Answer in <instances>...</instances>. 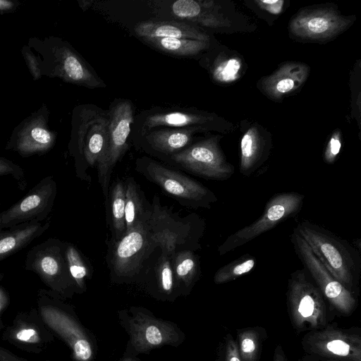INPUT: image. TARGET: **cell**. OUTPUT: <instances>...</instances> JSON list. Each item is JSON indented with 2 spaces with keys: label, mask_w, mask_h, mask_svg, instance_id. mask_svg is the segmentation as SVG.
I'll return each instance as SVG.
<instances>
[{
  "label": "cell",
  "mask_w": 361,
  "mask_h": 361,
  "mask_svg": "<svg viewBox=\"0 0 361 361\" xmlns=\"http://www.w3.org/2000/svg\"><path fill=\"white\" fill-rule=\"evenodd\" d=\"M329 272L353 294L361 272L360 252L346 240L308 220L295 228Z\"/></svg>",
  "instance_id": "obj_1"
},
{
  "label": "cell",
  "mask_w": 361,
  "mask_h": 361,
  "mask_svg": "<svg viewBox=\"0 0 361 361\" xmlns=\"http://www.w3.org/2000/svg\"><path fill=\"white\" fill-rule=\"evenodd\" d=\"M28 46L37 54L42 75L90 89L105 87L89 63L67 41L54 36L30 38Z\"/></svg>",
  "instance_id": "obj_2"
},
{
  "label": "cell",
  "mask_w": 361,
  "mask_h": 361,
  "mask_svg": "<svg viewBox=\"0 0 361 361\" xmlns=\"http://www.w3.org/2000/svg\"><path fill=\"white\" fill-rule=\"evenodd\" d=\"M70 154L75 159L77 176L90 181L87 166H97L104 157L108 145L109 112L82 106L74 114Z\"/></svg>",
  "instance_id": "obj_3"
},
{
  "label": "cell",
  "mask_w": 361,
  "mask_h": 361,
  "mask_svg": "<svg viewBox=\"0 0 361 361\" xmlns=\"http://www.w3.org/2000/svg\"><path fill=\"white\" fill-rule=\"evenodd\" d=\"M151 238L157 247L171 255L182 250L195 251L201 248L205 223L196 214L181 217L163 206L154 196L147 219Z\"/></svg>",
  "instance_id": "obj_4"
},
{
  "label": "cell",
  "mask_w": 361,
  "mask_h": 361,
  "mask_svg": "<svg viewBox=\"0 0 361 361\" xmlns=\"http://www.w3.org/2000/svg\"><path fill=\"white\" fill-rule=\"evenodd\" d=\"M157 248L151 238L147 219L139 222L121 238L112 240L107 257L111 279L119 283L136 279Z\"/></svg>",
  "instance_id": "obj_5"
},
{
  "label": "cell",
  "mask_w": 361,
  "mask_h": 361,
  "mask_svg": "<svg viewBox=\"0 0 361 361\" xmlns=\"http://www.w3.org/2000/svg\"><path fill=\"white\" fill-rule=\"evenodd\" d=\"M135 169L183 206L210 209L217 201L216 195L201 183L147 157L136 159Z\"/></svg>",
  "instance_id": "obj_6"
},
{
  "label": "cell",
  "mask_w": 361,
  "mask_h": 361,
  "mask_svg": "<svg viewBox=\"0 0 361 361\" xmlns=\"http://www.w3.org/2000/svg\"><path fill=\"white\" fill-rule=\"evenodd\" d=\"M25 269L35 273L59 296L68 297L78 291L69 273L64 242L58 238L33 246L26 255Z\"/></svg>",
  "instance_id": "obj_7"
},
{
  "label": "cell",
  "mask_w": 361,
  "mask_h": 361,
  "mask_svg": "<svg viewBox=\"0 0 361 361\" xmlns=\"http://www.w3.org/2000/svg\"><path fill=\"white\" fill-rule=\"evenodd\" d=\"M304 199L305 195L297 192H285L274 195L267 201L259 218L231 234L219 247V255L233 251L285 220L295 216L301 210Z\"/></svg>",
  "instance_id": "obj_8"
},
{
  "label": "cell",
  "mask_w": 361,
  "mask_h": 361,
  "mask_svg": "<svg viewBox=\"0 0 361 361\" xmlns=\"http://www.w3.org/2000/svg\"><path fill=\"white\" fill-rule=\"evenodd\" d=\"M219 140L218 137H211L193 142L161 160L203 178L226 180L233 176L235 168L226 159Z\"/></svg>",
  "instance_id": "obj_9"
},
{
  "label": "cell",
  "mask_w": 361,
  "mask_h": 361,
  "mask_svg": "<svg viewBox=\"0 0 361 361\" xmlns=\"http://www.w3.org/2000/svg\"><path fill=\"white\" fill-rule=\"evenodd\" d=\"M57 296L50 290L39 291V317L51 331L69 345L77 361H90L93 354L91 343L79 324L60 305Z\"/></svg>",
  "instance_id": "obj_10"
},
{
  "label": "cell",
  "mask_w": 361,
  "mask_h": 361,
  "mask_svg": "<svg viewBox=\"0 0 361 361\" xmlns=\"http://www.w3.org/2000/svg\"><path fill=\"white\" fill-rule=\"evenodd\" d=\"M288 303L294 325L298 329L318 328L326 322L322 294L305 269H297L288 279Z\"/></svg>",
  "instance_id": "obj_11"
},
{
  "label": "cell",
  "mask_w": 361,
  "mask_h": 361,
  "mask_svg": "<svg viewBox=\"0 0 361 361\" xmlns=\"http://www.w3.org/2000/svg\"><path fill=\"white\" fill-rule=\"evenodd\" d=\"M109 118L107 149L104 158L97 166L99 183L106 198L113 169L128 147V137L134 121L132 102L127 99L116 101L109 111Z\"/></svg>",
  "instance_id": "obj_12"
},
{
  "label": "cell",
  "mask_w": 361,
  "mask_h": 361,
  "mask_svg": "<svg viewBox=\"0 0 361 361\" xmlns=\"http://www.w3.org/2000/svg\"><path fill=\"white\" fill-rule=\"evenodd\" d=\"M290 241L304 269L322 294L341 312L350 313L356 302L353 294L329 272L295 228L290 235Z\"/></svg>",
  "instance_id": "obj_13"
},
{
  "label": "cell",
  "mask_w": 361,
  "mask_h": 361,
  "mask_svg": "<svg viewBox=\"0 0 361 361\" xmlns=\"http://www.w3.org/2000/svg\"><path fill=\"white\" fill-rule=\"evenodd\" d=\"M56 194L54 177L43 178L24 197L0 212V230L28 222L44 221L53 209Z\"/></svg>",
  "instance_id": "obj_14"
},
{
  "label": "cell",
  "mask_w": 361,
  "mask_h": 361,
  "mask_svg": "<svg viewBox=\"0 0 361 361\" xmlns=\"http://www.w3.org/2000/svg\"><path fill=\"white\" fill-rule=\"evenodd\" d=\"M49 111L45 103L22 121L13 130L5 147L23 157L42 155L50 151L56 133L48 126Z\"/></svg>",
  "instance_id": "obj_15"
},
{
  "label": "cell",
  "mask_w": 361,
  "mask_h": 361,
  "mask_svg": "<svg viewBox=\"0 0 361 361\" xmlns=\"http://www.w3.org/2000/svg\"><path fill=\"white\" fill-rule=\"evenodd\" d=\"M351 20L329 8L305 10L290 20V32L295 36L310 40L329 39L345 30Z\"/></svg>",
  "instance_id": "obj_16"
},
{
  "label": "cell",
  "mask_w": 361,
  "mask_h": 361,
  "mask_svg": "<svg viewBox=\"0 0 361 361\" xmlns=\"http://www.w3.org/2000/svg\"><path fill=\"white\" fill-rule=\"evenodd\" d=\"M130 341L137 352H146L154 348L178 341V335L170 323L142 312L128 322Z\"/></svg>",
  "instance_id": "obj_17"
},
{
  "label": "cell",
  "mask_w": 361,
  "mask_h": 361,
  "mask_svg": "<svg viewBox=\"0 0 361 361\" xmlns=\"http://www.w3.org/2000/svg\"><path fill=\"white\" fill-rule=\"evenodd\" d=\"M37 313L16 316L5 331L4 339L23 350L40 352L52 340V336Z\"/></svg>",
  "instance_id": "obj_18"
},
{
  "label": "cell",
  "mask_w": 361,
  "mask_h": 361,
  "mask_svg": "<svg viewBox=\"0 0 361 361\" xmlns=\"http://www.w3.org/2000/svg\"><path fill=\"white\" fill-rule=\"evenodd\" d=\"M309 341L310 350L317 354L361 361V341L357 335L326 329L313 334Z\"/></svg>",
  "instance_id": "obj_19"
},
{
  "label": "cell",
  "mask_w": 361,
  "mask_h": 361,
  "mask_svg": "<svg viewBox=\"0 0 361 361\" xmlns=\"http://www.w3.org/2000/svg\"><path fill=\"white\" fill-rule=\"evenodd\" d=\"M217 118L214 114L199 111L176 110L148 114L142 122V135L158 127L173 128H197L203 130L216 128Z\"/></svg>",
  "instance_id": "obj_20"
},
{
  "label": "cell",
  "mask_w": 361,
  "mask_h": 361,
  "mask_svg": "<svg viewBox=\"0 0 361 361\" xmlns=\"http://www.w3.org/2000/svg\"><path fill=\"white\" fill-rule=\"evenodd\" d=\"M200 128H159L142 135L141 147L147 153L163 159L178 153L193 143V136Z\"/></svg>",
  "instance_id": "obj_21"
},
{
  "label": "cell",
  "mask_w": 361,
  "mask_h": 361,
  "mask_svg": "<svg viewBox=\"0 0 361 361\" xmlns=\"http://www.w3.org/2000/svg\"><path fill=\"white\" fill-rule=\"evenodd\" d=\"M171 8L173 15L183 21L214 29L231 26V22L218 11L213 1L177 0Z\"/></svg>",
  "instance_id": "obj_22"
},
{
  "label": "cell",
  "mask_w": 361,
  "mask_h": 361,
  "mask_svg": "<svg viewBox=\"0 0 361 361\" xmlns=\"http://www.w3.org/2000/svg\"><path fill=\"white\" fill-rule=\"evenodd\" d=\"M309 67L302 63L288 62L261 81V88L268 97L279 99L298 90L306 81Z\"/></svg>",
  "instance_id": "obj_23"
},
{
  "label": "cell",
  "mask_w": 361,
  "mask_h": 361,
  "mask_svg": "<svg viewBox=\"0 0 361 361\" xmlns=\"http://www.w3.org/2000/svg\"><path fill=\"white\" fill-rule=\"evenodd\" d=\"M135 34L142 39L175 38L209 42V35L197 26L178 20H146L137 23Z\"/></svg>",
  "instance_id": "obj_24"
},
{
  "label": "cell",
  "mask_w": 361,
  "mask_h": 361,
  "mask_svg": "<svg viewBox=\"0 0 361 361\" xmlns=\"http://www.w3.org/2000/svg\"><path fill=\"white\" fill-rule=\"evenodd\" d=\"M271 143L256 126L250 128L240 141V173L252 176L267 161Z\"/></svg>",
  "instance_id": "obj_25"
},
{
  "label": "cell",
  "mask_w": 361,
  "mask_h": 361,
  "mask_svg": "<svg viewBox=\"0 0 361 361\" xmlns=\"http://www.w3.org/2000/svg\"><path fill=\"white\" fill-rule=\"evenodd\" d=\"M50 222H28L0 230V262L27 247L40 237Z\"/></svg>",
  "instance_id": "obj_26"
},
{
  "label": "cell",
  "mask_w": 361,
  "mask_h": 361,
  "mask_svg": "<svg viewBox=\"0 0 361 361\" xmlns=\"http://www.w3.org/2000/svg\"><path fill=\"white\" fill-rule=\"evenodd\" d=\"M125 185V224L127 233L139 222L147 219L150 214L151 204L147 202L140 186L133 178H128Z\"/></svg>",
  "instance_id": "obj_27"
},
{
  "label": "cell",
  "mask_w": 361,
  "mask_h": 361,
  "mask_svg": "<svg viewBox=\"0 0 361 361\" xmlns=\"http://www.w3.org/2000/svg\"><path fill=\"white\" fill-rule=\"evenodd\" d=\"M172 266L176 286L188 290L194 285L201 273L200 257L191 250L176 252L172 257Z\"/></svg>",
  "instance_id": "obj_28"
},
{
  "label": "cell",
  "mask_w": 361,
  "mask_h": 361,
  "mask_svg": "<svg viewBox=\"0 0 361 361\" xmlns=\"http://www.w3.org/2000/svg\"><path fill=\"white\" fill-rule=\"evenodd\" d=\"M154 48L177 56H192L205 50L209 42L175 38H145L142 39Z\"/></svg>",
  "instance_id": "obj_29"
},
{
  "label": "cell",
  "mask_w": 361,
  "mask_h": 361,
  "mask_svg": "<svg viewBox=\"0 0 361 361\" xmlns=\"http://www.w3.org/2000/svg\"><path fill=\"white\" fill-rule=\"evenodd\" d=\"M109 198L112 240H118L126 234V185L122 180H118L114 184Z\"/></svg>",
  "instance_id": "obj_30"
},
{
  "label": "cell",
  "mask_w": 361,
  "mask_h": 361,
  "mask_svg": "<svg viewBox=\"0 0 361 361\" xmlns=\"http://www.w3.org/2000/svg\"><path fill=\"white\" fill-rule=\"evenodd\" d=\"M65 255L70 275L78 291L85 290L86 280L91 276L92 268L81 252L73 244L64 242Z\"/></svg>",
  "instance_id": "obj_31"
},
{
  "label": "cell",
  "mask_w": 361,
  "mask_h": 361,
  "mask_svg": "<svg viewBox=\"0 0 361 361\" xmlns=\"http://www.w3.org/2000/svg\"><path fill=\"white\" fill-rule=\"evenodd\" d=\"M159 255L151 267L147 266V270L152 271L155 282L160 292L166 295L173 293L176 287L172 266L173 256L159 248Z\"/></svg>",
  "instance_id": "obj_32"
},
{
  "label": "cell",
  "mask_w": 361,
  "mask_h": 361,
  "mask_svg": "<svg viewBox=\"0 0 361 361\" xmlns=\"http://www.w3.org/2000/svg\"><path fill=\"white\" fill-rule=\"evenodd\" d=\"M255 264V257L250 254H245L219 268L214 274V282L216 284H222L235 280L250 272Z\"/></svg>",
  "instance_id": "obj_33"
},
{
  "label": "cell",
  "mask_w": 361,
  "mask_h": 361,
  "mask_svg": "<svg viewBox=\"0 0 361 361\" xmlns=\"http://www.w3.org/2000/svg\"><path fill=\"white\" fill-rule=\"evenodd\" d=\"M241 65L240 61L236 58L218 61L212 69V77L218 82H232L238 78Z\"/></svg>",
  "instance_id": "obj_34"
},
{
  "label": "cell",
  "mask_w": 361,
  "mask_h": 361,
  "mask_svg": "<svg viewBox=\"0 0 361 361\" xmlns=\"http://www.w3.org/2000/svg\"><path fill=\"white\" fill-rule=\"evenodd\" d=\"M238 353L241 361H256L259 351L257 332L249 329L239 334Z\"/></svg>",
  "instance_id": "obj_35"
},
{
  "label": "cell",
  "mask_w": 361,
  "mask_h": 361,
  "mask_svg": "<svg viewBox=\"0 0 361 361\" xmlns=\"http://www.w3.org/2000/svg\"><path fill=\"white\" fill-rule=\"evenodd\" d=\"M11 176L23 190L26 186L25 176L23 168L13 161L0 157V176Z\"/></svg>",
  "instance_id": "obj_36"
},
{
  "label": "cell",
  "mask_w": 361,
  "mask_h": 361,
  "mask_svg": "<svg viewBox=\"0 0 361 361\" xmlns=\"http://www.w3.org/2000/svg\"><path fill=\"white\" fill-rule=\"evenodd\" d=\"M341 148V137L339 131L335 132L329 139L324 153V160L326 164H334Z\"/></svg>",
  "instance_id": "obj_37"
},
{
  "label": "cell",
  "mask_w": 361,
  "mask_h": 361,
  "mask_svg": "<svg viewBox=\"0 0 361 361\" xmlns=\"http://www.w3.org/2000/svg\"><path fill=\"white\" fill-rule=\"evenodd\" d=\"M21 53L33 80H37L40 79L42 75L37 55L35 54L28 45L23 47Z\"/></svg>",
  "instance_id": "obj_38"
},
{
  "label": "cell",
  "mask_w": 361,
  "mask_h": 361,
  "mask_svg": "<svg viewBox=\"0 0 361 361\" xmlns=\"http://www.w3.org/2000/svg\"><path fill=\"white\" fill-rule=\"evenodd\" d=\"M255 3L262 9L276 15L282 11L284 1L281 0L255 1Z\"/></svg>",
  "instance_id": "obj_39"
},
{
  "label": "cell",
  "mask_w": 361,
  "mask_h": 361,
  "mask_svg": "<svg viewBox=\"0 0 361 361\" xmlns=\"http://www.w3.org/2000/svg\"><path fill=\"white\" fill-rule=\"evenodd\" d=\"M226 361H241L238 345L232 337L228 338L226 345Z\"/></svg>",
  "instance_id": "obj_40"
},
{
  "label": "cell",
  "mask_w": 361,
  "mask_h": 361,
  "mask_svg": "<svg viewBox=\"0 0 361 361\" xmlns=\"http://www.w3.org/2000/svg\"><path fill=\"white\" fill-rule=\"evenodd\" d=\"M4 278V274H0V317L1 312L6 308L9 302V296L6 289L1 285V281ZM3 327L2 322L0 319V329Z\"/></svg>",
  "instance_id": "obj_41"
},
{
  "label": "cell",
  "mask_w": 361,
  "mask_h": 361,
  "mask_svg": "<svg viewBox=\"0 0 361 361\" xmlns=\"http://www.w3.org/2000/svg\"><path fill=\"white\" fill-rule=\"evenodd\" d=\"M0 361H27L21 358L8 349L0 347Z\"/></svg>",
  "instance_id": "obj_42"
},
{
  "label": "cell",
  "mask_w": 361,
  "mask_h": 361,
  "mask_svg": "<svg viewBox=\"0 0 361 361\" xmlns=\"http://www.w3.org/2000/svg\"><path fill=\"white\" fill-rule=\"evenodd\" d=\"M18 6L17 1L0 0V13H9L16 11Z\"/></svg>",
  "instance_id": "obj_43"
},
{
  "label": "cell",
  "mask_w": 361,
  "mask_h": 361,
  "mask_svg": "<svg viewBox=\"0 0 361 361\" xmlns=\"http://www.w3.org/2000/svg\"><path fill=\"white\" fill-rule=\"evenodd\" d=\"M91 3H92L91 1H78L80 7L82 8V9L83 11L87 10L90 6V5H89V4H91Z\"/></svg>",
  "instance_id": "obj_44"
},
{
  "label": "cell",
  "mask_w": 361,
  "mask_h": 361,
  "mask_svg": "<svg viewBox=\"0 0 361 361\" xmlns=\"http://www.w3.org/2000/svg\"><path fill=\"white\" fill-rule=\"evenodd\" d=\"M274 361H286L283 353L276 350Z\"/></svg>",
  "instance_id": "obj_45"
},
{
  "label": "cell",
  "mask_w": 361,
  "mask_h": 361,
  "mask_svg": "<svg viewBox=\"0 0 361 361\" xmlns=\"http://www.w3.org/2000/svg\"><path fill=\"white\" fill-rule=\"evenodd\" d=\"M125 361H133V360H126Z\"/></svg>",
  "instance_id": "obj_46"
},
{
  "label": "cell",
  "mask_w": 361,
  "mask_h": 361,
  "mask_svg": "<svg viewBox=\"0 0 361 361\" xmlns=\"http://www.w3.org/2000/svg\"><path fill=\"white\" fill-rule=\"evenodd\" d=\"M331 361H333V360H331ZM334 361H338V360H334ZM339 361H340V360H339Z\"/></svg>",
  "instance_id": "obj_47"
}]
</instances>
